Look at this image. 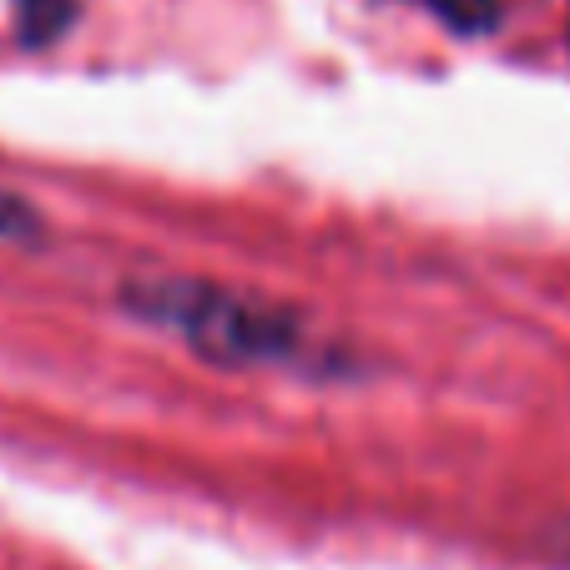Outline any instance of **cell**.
<instances>
[{"mask_svg": "<svg viewBox=\"0 0 570 570\" xmlns=\"http://www.w3.org/2000/svg\"><path fill=\"white\" fill-rule=\"evenodd\" d=\"M127 313L223 368H278L308 354V328L278 303L197 278H137L121 288Z\"/></svg>", "mask_w": 570, "mask_h": 570, "instance_id": "1", "label": "cell"}, {"mask_svg": "<svg viewBox=\"0 0 570 570\" xmlns=\"http://www.w3.org/2000/svg\"><path fill=\"white\" fill-rule=\"evenodd\" d=\"M31 237H41L36 207L16 193H0V243H31Z\"/></svg>", "mask_w": 570, "mask_h": 570, "instance_id": "2", "label": "cell"}, {"mask_svg": "<svg viewBox=\"0 0 570 570\" xmlns=\"http://www.w3.org/2000/svg\"><path fill=\"white\" fill-rule=\"evenodd\" d=\"M430 6H440V11L450 16L454 26H464V31H480V26L495 21V11H490V0H430Z\"/></svg>", "mask_w": 570, "mask_h": 570, "instance_id": "3", "label": "cell"}]
</instances>
